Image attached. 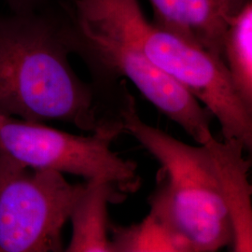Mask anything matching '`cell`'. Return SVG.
I'll return each instance as SVG.
<instances>
[{"instance_id": "6da1fadb", "label": "cell", "mask_w": 252, "mask_h": 252, "mask_svg": "<svg viewBox=\"0 0 252 252\" xmlns=\"http://www.w3.org/2000/svg\"><path fill=\"white\" fill-rule=\"evenodd\" d=\"M67 26L60 4L0 13V115L90 133L113 116L101 109L98 88L74 71Z\"/></svg>"}, {"instance_id": "7a4b0ae2", "label": "cell", "mask_w": 252, "mask_h": 252, "mask_svg": "<svg viewBox=\"0 0 252 252\" xmlns=\"http://www.w3.org/2000/svg\"><path fill=\"white\" fill-rule=\"evenodd\" d=\"M121 88L118 114L132 135L161 165L151 210L185 237L197 252H217L231 242L214 138L187 144L150 126L139 116L135 97Z\"/></svg>"}, {"instance_id": "3957f363", "label": "cell", "mask_w": 252, "mask_h": 252, "mask_svg": "<svg viewBox=\"0 0 252 252\" xmlns=\"http://www.w3.org/2000/svg\"><path fill=\"white\" fill-rule=\"evenodd\" d=\"M64 3L72 54H78L86 63L98 89L126 79L197 144L205 143L213 135L210 112L177 81L157 68L112 19L83 0Z\"/></svg>"}, {"instance_id": "277c9868", "label": "cell", "mask_w": 252, "mask_h": 252, "mask_svg": "<svg viewBox=\"0 0 252 252\" xmlns=\"http://www.w3.org/2000/svg\"><path fill=\"white\" fill-rule=\"evenodd\" d=\"M131 36L147 58L205 105L223 139L252 149V112L235 93L225 64L204 49L162 29L145 16L138 0H84Z\"/></svg>"}, {"instance_id": "5b68a950", "label": "cell", "mask_w": 252, "mask_h": 252, "mask_svg": "<svg viewBox=\"0 0 252 252\" xmlns=\"http://www.w3.org/2000/svg\"><path fill=\"white\" fill-rule=\"evenodd\" d=\"M123 133L118 114L87 135L0 115V152L31 169L105 181L119 193H127L137 189L140 178L136 163L112 150L113 142Z\"/></svg>"}, {"instance_id": "8992f818", "label": "cell", "mask_w": 252, "mask_h": 252, "mask_svg": "<svg viewBox=\"0 0 252 252\" xmlns=\"http://www.w3.org/2000/svg\"><path fill=\"white\" fill-rule=\"evenodd\" d=\"M85 187L0 152V252H64L63 228Z\"/></svg>"}, {"instance_id": "52a82bcc", "label": "cell", "mask_w": 252, "mask_h": 252, "mask_svg": "<svg viewBox=\"0 0 252 252\" xmlns=\"http://www.w3.org/2000/svg\"><path fill=\"white\" fill-rule=\"evenodd\" d=\"M153 23L222 60L230 0H149ZM223 61V60H222Z\"/></svg>"}, {"instance_id": "ba28073f", "label": "cell", "mask_w": 252, "mask_h": 252, "mask_svg": "<svg viewBox=\"0 0 252 252\" xmlns=\"http://www.w3.org/2000/svg\"><path fill=\"white\" fill-rule=\"evenodd\" d=\"M118 193L105 181H86L69 220L72 234L64 252H113L108 237V209Z\"/></svg>"}, {"instance_id": "9c48e42d", "label": "cell", "mask_w": 252, "mask_h": 252, "mask_svg": "<svg viewBox=\"0 0 252 252\" xmlns=\"http://www.w3.org/2000/svg\"><path fill=\"white\" fill-rule=\"evenodd\" d=\"M222 60L235 93L252 112V0L228 20Z\"/></svg>"}, {"instance_id": "30bf717a", "label": "cell", "mask_w": 252, "mask_h": 252, "mask_svg": "<svg viewBox=\"0 0 252 252\" xmlns=\"http://www.w3.org/2000/svg\"><path fill=\"white\" fill-rule=\"evenodd\" d=\"M113 252H197L189 241L152 210L140 222L116 228Z\"/></svg>"}, {"instance_id": "8fae6325", "label": "cell", "mask_w": 252, "mask_h": 252, "mask_svg": "<svg viewBox=\"0 0 252 252\" xmlns=\"http://www.w3.org/2000/svg\"><path fill=\"white\" fill-rule=\"evenodd\" d=\"M64 0H0L1 3L9 8L10 12L16 13L40 10L53 5L60 4Z\"/></svg>"}, {"instance_id": "7c38bea8", "label": "cell", "mask_w": 252, "mask_h": 252, "mask_svg": "<svg viewBox=\"0 0 252 252\" xmlns=\"http://www.w3.org/2000/svg\"><path fill=\"white\" fill-rule=\"evenodd\" d=\"M252 0H230V14L234 15L237 11L243 8L244 6Z\"/></svg>"}]
</instances>
